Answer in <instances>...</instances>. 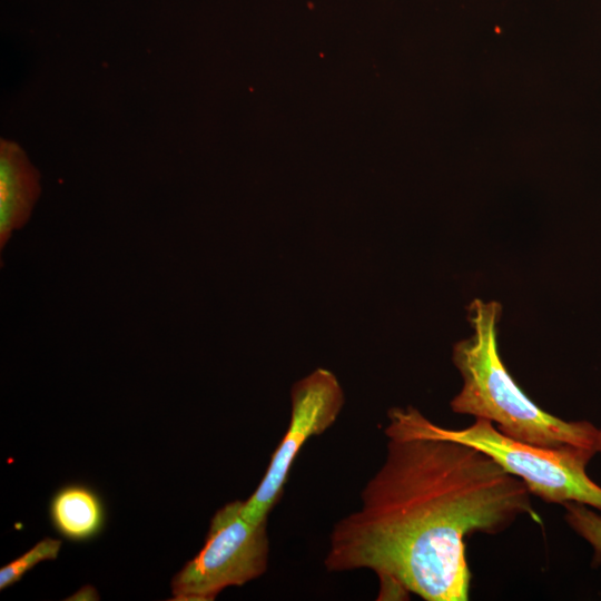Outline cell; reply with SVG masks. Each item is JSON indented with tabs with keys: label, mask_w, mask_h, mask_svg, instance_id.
Returning a JSON list of instances; mask_svg holds the SVG:
<instances>
[{
	"label": "cell",
	"mask_w": 601,
	"mask_h": 601,
	"mask_svg": "<svg viewBox=\"0 0 601 601\" xmlns=\"http://www.w3.org/2000/svg\"><path fill=\"white\" fill-rule=\"evenodd\" d=\"M502 306L474 298L467 306L472 335L454 344L452 361L463 385L451 400L454 413L491 421L503 434L538 446H578L597 452L599 430L588 421H564L538 406L505 367L497 345Z\"/></svg>",
	"instance_id": "obj_2"
},
{
	"label": "cell",
	"mask_w": 601,
	"mask_h": 601,
	"mask_svg": "<svg viewBox=\"0 0 601 601\" xmlns=\"http://www.w3.org/2000/svg\"><path fill=\"white\" fill-rule=\"evenodd\" d=\"M386 454L338 520L324 564L371 570L380 597L465 601L471 572L465 538L497 534L522 515L540 522L526 484L464 443L384 431Z\"/></svg>",
	"instance_id": "obj_1"
},
{
	"label": "cell",
	"mask_w": 601,
	"mask_h": 601,
	"mask_svg": "<svg viewBox=\"0 0 601 601\" xmlns=\"http://www.w3.org/2000/svg\"><path fill=\"white\" fill-rule=\"evenodd\" d=\"M597 452H601V430H599V432H598V437H597Z\"/></svg>",
	"instance_id": "obj_11"
},
{
	"label": "cell",
	"mask_w": 601,
	"mask_h": 601,
	"mask_svg": "<svg viewBox=\"0 0 601 601\" xmlns=\"http://www.w3.org/2000/svg\"><path fill=\"white\" fill-rule=\"evenodd\" d=\"M73 599L76 600H92V599H98V598H95V597H98L96 590L92 588V587H83L81 588L75 595Z\"/></svg>",
	"instance_id": "obj_10"
},
{
	"label": "cell",
	"mask_w": 601,
	"mask_h": 601,
	"mask_svg": "<svg viewBox=\"0 0 601 601\" xmlns=\"http://www.w3.org/2000/svg\"><path fill=\"white\" fill-rule=\"evenodd\" d=\"M48 512L55 531L76 543L96 539L107 522L102 497L83 483H68L59 487L50 499Z\"/></svg>",
	"instance_id": "obj_7"
},
{
	"label": "cell",
	"mask_w": 601,
	"mask_h": 601,
	"mask_svg": "<svg viewBox=\"0 0 601 601\" xmlns=\"http://www.w3.org/2000/svg\"><path fill=\"white\" fill-rule=\"evenodd\" d=\"M290 402L287 430L273 452L257 489L243 502L242 516L254 524L267 520L282 497L292 465L303 445L334 424L345 401L336 376L328 370L317 368L292 386Z\"/></svg>",
	"instance_id": "obj_5"
},
{
	"label": "cell",
	"mask_w": 601,
	"mask_h": 601,
	"mask_svg": "<svg viewBox=\"0 0 601 601\" xmlns=\"http://www.w3.org/2000/svg\"><path fill=\"white\" fill-rule=\"evenodd\" d=\"M244 501H231L210 520L204 546L174 577L175 600L210 601L228 587L263 575L268 565L267 520L250 523L242 516Z\"/></svg>",
	"instance_id": "obj_4"
},
{
	"label": "cell",
	"mask_w": 601,
	"mask_h": 601,
	"mask_svg": "<svg viewBox=\"0 0 601 601\" xmlns=\"http://www.w3.org/2000/svg\"><path fill=\"white\" fill-rule=\"evenodd\" d=\"M39 174L13 142L0 147V247L24 225L39 196Z\"/></svg>",
	"instance_id": "obj_6"
},
{
	"label": "cell",
	"mask_w": 601,
	"mask_h": 601,
	"mask_svg": "<svg viewBox=\"0 0 601 601\" xmlns=\"http://www.w3.org/2000/svg\"><path fill=\"white\" fill-rule=\"evenodd\" d=\"M564 519L594 550V563L601 561V513L579 502H566Z\"/></svg>",
	"instance_id": "obj_9"
},
{
	"label": "cell",
	"mask_w": 601,
	"mask_h": 601,
	"mask_svg": "<svg viewBox=\"0 0 601 601\" xmlns=\"http://www.w3.org/2000/svg\"><path fill=\"white\" fill-rule=\"evenodd\" d=\"M387 416L384 431L464 443L489 455L548 503L579 502L601 511V486L585 470L597 453L593 450L529 444L503 434L491 421L479 417L467 427L447 428L434 424L413 406L390 408Z\"/></svg>",
	"instance_id": "obj_3"
},
{
	"label": "cell",
	"mask_w": 601,
	"mask_h": 601,
	"mask_svg": "<svg viewBox=\"0 0 601 601\" xmlns=\"http://www.w3.org/2000/svg\"><path fill=\"white\" fill-rule=\"evenodd\" d=\"M61 544V540L43 538L20 556L3 565L0 569V590L20 581L38 563L57 559Z\"/></svg>",
	"instance_id": "obj_8"
}]
</instances>
